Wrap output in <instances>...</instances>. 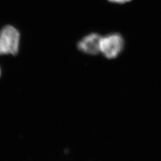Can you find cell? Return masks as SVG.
<instances>
[{"mask_svg":"<svg viewBox=\"0 0 161 161\" xmlns=\"http://www.w3.org/2000/svg\"><path fill=\"white\" fill-rule=\"evenodd\" d=\"M110 2L114 3H118V4H124L127 2L130 1L131 0H108Z\"/></svg>","mask_w":161,"mask_h":161,"instance_id":"obj_4","label":"cell"},{"mask_svg":"<svg viewBox=\"0 0 161 161\" xmlns=\"http://www.w3.org/2000/svg\"><path fill=\"white\" fill-rule=\"evenodd\" d=\"M102 36L97 33H91L83 37L77 43V48L80 52L94 56L100 53Z\"/></svg>","mask_w":161,"mask_h":161,"instance_id":"obj_3","label":"cell"},{"mask_svg":"<svg viewBox=\"0 0 161 161\" xmlns=\"http://www.w3.org/2000/svg\"><path fill=\"white\" fill-rule=\"evenodd\" d=\"M20 35L12 25H6L0 30V55L17 54L19 50Z\"/></svg>","mask_w":161,"mask_h":161,"instance_id":"obj_1","label":"cell"},{"mask_svg":"<svg viewBox=\"0 0 161 161\" xmlns=\"http://www.w3.org/2000/svg\"><path fill=\"white\" fill-rule=\"evenodd\" d=\"M125 46L123 36L118 33H112L102 36L100 53L104 58L114 59L119 56Z\"/></svg>","mask_w":161,"mask_h":161,"instance_id":"obj_2","label":"cell"},{"mask_svg":"<svg viewBox=\"0 0 161 161\" xmlns=\"http://www.w3.org/2000/svg\"><path fill=\"white\" fill-rule=\"evenodd\" d=\"M1 68H0V76H1Z\"/></svg>","mask_w":161,"mask_h":161,"instance_id":"obj_5","label":"cell"}]
</instances>
